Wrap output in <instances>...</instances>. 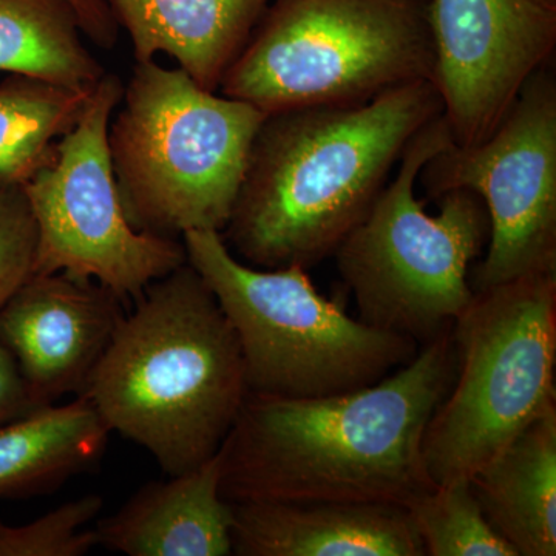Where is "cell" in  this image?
I'll use <instances>...</instances> for the list:
<instances>
[{"label":"cell","instance_id":"cell-18","mask_svg":"<svg viewBox=\"0 0 556 556\" xmlns=\"http://www.w3.org/2000/svg\"><path fill=\"white\" fill-rule=\"evenodd\" d=\"M67 0H0V72L90 89L105 75Z\"/></svg>","mask_w":556,"mask_h":556},{"label":"cell","instance_id":"cell-16","mask_svg":"<svg viewBox=\"0 0 556 556\" xmlns=\"http://www.w3.org/2000/svg\"><path fill=\"white\" fill-rule=\"evenodd\" d=\"M479 507L518 556L556 555V407L470 478Z\"/></svg>","mask_w":556,"mask_h":556},{"label":"cell","instance_id":"cell-23","mask_svg":"<svg viewBox=\"0 0 556 556\" xmlns=\"http://www.w3.org/2000/svg\"><path fill=\"white\" fill-rule=\"evenodd\" d=\"M38 408L16 358L0 340V426Z\"/></svg>","mask_w":556,"mask_h":556},{"label":"cell","instance_id":"cell-2","mask_svg":"<svg viewBox=\"0 0 556 556\" xmlns=\"http://www.w3.org/2000/svg\"><path fill=\"white\" fill-rule=\"evenodd\" d=\"M442 113L433 80L365 104L269 113L222 232L226 247L260 269L308 270L334 257L371 211L409 139Z\"/></svg>","mask_w":556,"mask_h":556},{"label":"cell","instance_id":"cell-11","mask_svg":"<svg viewBox=\"0 0 556 556\" xmlns=\"http://www.w3.org/2000/svg\"><path fill=\"white\" fill-rule=\"evenodd\" d=\"M427 20L453 141L478 144L554 61L556 0H428Z\"/></svg>","mask_w":556,"mask_h":556},{"label":"cell","instance_id":"cell-21","mask_svg":"<svg viewBox=\"0 0 556 556\" xmlns=\"http://www.w3.org/2000/svg\"><path fill=\"white\" fill-rule=\"evenodd\" d=\"M100 495L76 497L28 525L0 522V556H83L98 546L97 532L86 530L100 515Z\"/></svg>","mask_w":556,"mask_h":556},{"label":"cell","instance_id":"cell-9","mask_svg":"<svg viewBox=\"0 0 556 556\" xmlns=\"http://www.w3.org/2000/svg\"><path fill=\"white\" fill-rule=\"evenodd\" d=\"M124 86L105 72L78 123L24 188L36 230L35 274L93 280L123 302L188 263L181 239L139 232L121 203L109 149V127Z\"/></svg>","mask_w":556,"mask_h":556},{"label":"cell","instance_id":"cell-22","mask_svg":"<svg viewBox=\"0 0 556 556\" xmlns=\"http://www.w3.org/2000/svg\"><path fill=\"white\" fill-rule=\"evenodd\" d=\"M38 230L24 188L0 185V309L35 276Z\"/></svg>","mask_w":556,"mask_h":556},{"label":"cell","instance_id":"cell-17","mask_svg":"<svg viewBox=\"0 0 556 556\" xmlns=\"http://www.w3.org/2000/svg\"><path fill=\"white\" fill-rule=\"evenodd\" d=\"M110 433L83 394L11 420L0 428V497L53 492L100 459Z\"/></svg>","mask_w":556,"mask_h":556},{"label":"cell","instance_id":"cell-15","mask_svg":"<svg viewBox=\"0 0 556 556\" xmlns=\"http://www.w3.org/2000/svg\"><path fill=\"white\" fill-rule=\"evenodd\" d=\"M270 0H108L137 62L166 53L203 89L217 91Z\"/></svg>","mask_w":556,"mask_h":556},{"label":"cell","instance_id":"cell-7","mask_svg":"<svg viewBox=\"0 0 556 556\" xmlns=\"http://www.w3.org/2000/svg\"><path fill=\"white\" fill-rule=\"evenodd\" d=\"M236 332L249 393L321 397L375 386L407 365L415 340L369 327L321 295L308 270L260 269L237 258L215 230L181 237Z\"/></svg>","mask_w":556,"mask_h":556},{"label":"cell","instance_id":"cell-24","mask_svg":"<svg viewBox=\"0 0 556 556\" xmlns=\"http://www.w3.org/2000/svg\"><path fill=\"white\" fill-rule=\"evenodd\" d=\"M78 17L80 30L101 49H113L118 40L119 25L108 0H67Z\"/></svg>","mask_w":556,"mask_h":556},{"label":"cell","instance_id":"cell-20","mask_svg":"<svg viewBox=\"0 0 556 556\" xmlns=\"http://www.w3.org/2000/svg\"><path fill=\"white\" fill-rule=\"evenodd\" d=\"M405 510L427 556H518L486 521L470 479L434 485Z\"/></svg>","mask_w":556,"mask_h":556},{"label":"cell","instance_id":"cell-3","mask_svg":"<svg viewBox=\"0 0 556 556\" xmlns=\"http://www.w3.org/2000/svg\"><path fill=\"white\" fill-rule=\"evenodd\" d=\"M248 393L236 332L186 263L135 300L80 394L177 477L217 455Z\"/></svg>","mask_w":556,"mask_h":556},{"label":"cell","instance_id":"cell-19","mask_svg":"<svg viewBox=\"0 0 556 556\" xmlns=\"http://www.w3.org/2000/svg\"><path fill=\"white\" fill-rule=\"evenodd\" d=\"M90 89L13 75L0 84V185H25L78 123Z\"/></svg>","mask_w":556,"mask_h":556},{"label":"cell","instance_id":"cell-5","mask_svg":"<svg viewBox=\"0 0 556 556\" xmlns=\"http://www.w3.org/2000/svg\"><path fill=\"white\" fill-rule=\"evenodd\" d=\"M452 142L444 113L417 131L394 178L334 254L358 320L419 346L452 331L470 305L468 276L490 237L489 212L478 193H445L438 215H428L416 199L420 170Z\"/></svg>","mask_w":556,"mask_h":556},{"label":"cell","instance_id":"cell-4","mask_svg":"<svg viewBox=\"0 0 556 556\" xmlns=\"http://www.w3.org/2000/svg\"><path fill=\"white\" fill-rule=\"evenodd\" d=\"M109 127L121 203L139 232H223L266 113L182 68L137 62Z\"/></svg>","mask_w":556,"mask_h":556},{"label":"cell","instance_id":"cell-1","mask_svg":"<svg viewBox=\"0 0 556 556\" xmlns=\"http://www.w3.org/2000/svg\"><path fill=\"white\" fill-rule=\"evenodd\" d=\"M456 367L448 331L375 386L321 397L248 393L218 450L222 495L233 504L407 507L437 485L424 434Z\"/></svg>","mask_w":556,"mask_h":556},{"label":"cell","instance_id":"cell-6","mask_svg":"<svg viewBox=\"0 0 556 556\" xmlns=\"http://www.w3.org/2000/svg\"><path fill=\"white\" fill-rule=\"evenodd\" d=\"M434 83L427 0H270L218 90L269 113Z\"/></svg>","mask_w":556,"mask_h":556},{"label":"cell","instance_id":"cell-12","mask_svg":"<svg viewBox=\"0 0 556 556\" xmlns=\"http://www.w3.org/2000/svg\"><path fill=\"white\" fill-rule=\"evenodd\" d=\"M127 303L98 281L35 274L0 309V340L38 407L80 394L126 316Z\"/></svg>","mask_w":556,"mask_h":556},{"label":"cell","instance_id":"cell-14","mask_svg":"<svg viewBox=\"0 0 556 556\" xmlns=\"http://www.w3.org/2000/svg\"><path fill=\"white\" fill-rule=\"evenodd\" d=\"M232 525L217 453L186 473L141 486L94 532L98 546L129 556H228Z\"/></svg>","mask_w":556,"mask_h":556},{"label":"cell","instance_id":"cell-8","mask_svg":"<svg viewBox=\"0 0 556 556\" xmlns=\"http://www.w3.org/2000/svg\"><path fill=\"white\" fill-rule=\"evenodd\" d=\"M452 334L455 380L422 444L437 485L470 479L556 407V274L475 291Z\"/></svg>","mask_w":556,"mask_h":556},{"label":"cell","instance_id":"cell-13","mask_svg":"<svg viewBox=\"0 0 556 556\" xmlns=\"http://www.w3.org/2000/svg\"><path fill=\"white\" fill-rule=\"evenodd\" d=\"M232 555L426 556L407 510L383 504L230 503Z\"/></svg>","mask_w":556,"mask_h":556},{"label":"cell","instance_id":"cell-10","mask_svg":"<svg viewBox=\"0 0 556 556\" xmlns=\"http://www.w3.org/2000/svg\"><path fill=\"white\" fill-rule=\"evenodd\" d=\"M552 65L548 62L527 79L484 141L452 142L417 177L431 199L467 189L484 201L490 237L485 257L468 276L473 291L556 274V73Z\"/></svg>","mask_w":556,"mask_h":556}]
</instances>
